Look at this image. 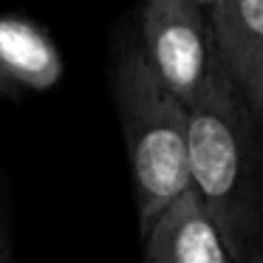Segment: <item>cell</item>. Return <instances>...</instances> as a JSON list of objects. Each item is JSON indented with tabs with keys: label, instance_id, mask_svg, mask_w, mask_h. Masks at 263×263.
Segmentation results:
<instances>
[{
	"label": "cell",
	"instance_id": "obj_1",
	"mask_svg": "<svg viewBox=\"0 0 263 263\" xmlns=\"http://www.w3.org/2000/svg\"><path fill=\"white\" fill-rule=\"evenodd\" d=\"M190 187L215 221L232 263H263V122L227 74L187 125Z\"/></svg>",
	"mask_w": 263,
	"mask_h": 263
},
{
	"label": "cell",
	"instance_id": "obj_2",
	"mask_svg": "<svg viewBox=\"0 0 263 263\" xmlns=\"http://www.w3.org/2000/svg\"><path fill=\"white\" fill-rule=\"evenodd\" d=\"M108 85L127 153L142 238L150 223L190 190V114L147 65L133 17L119 20L110 31Z\"/></svg>",
	"mask_w": 263,
	"mask_h": 263
},
{
	"label": "cell",
	"instance_id": "obj_3",
	"mask_svg": "<svg viewBox=\"0 0 263 263\" xmlns=\"http://www.w3.org/2000/svg\"><path fill=\"white\" fill-rule=\"evenodd\" d=\"M147 65L187 108H198L223 74L206 0H150L133 14Z\"/></svg>",
	"mask_w": 263,
	"mask_h": 263
},
{
	"label": "cell",
	"instance_id": "obj_4",
	"mask_svg": "<svg viewBox=\"0 0 263 263\" xmlns=\"http://www.w3.org/2000/svg\"><path fill=\"white\" fill-rule=\"evenodd\" d=\"M206 14L229 85L263 122V0H206Z\"/></svg>",
	"mask_w": 263,
	"mask_h": 263
},
{
	"label": "cell",
	"instance_id": "obj_5",
	"mask_svg": "<svg viewBox=\"0 0 263 263\" xmlns=\"http://www.w3.org/2000/svg\"><path fill=\"white\" fill-rule=\"evenodd\" d=\"M139 263H232V257L215 221L190 187L142 235Z\"/></svg>",
	"mask_w": 263,
	"mask_h": 263
},
{
	"label": "cell",
	"instance_id": "obj_6",
	"mask_svg": "<svg viewBox=\"0 0 263 263\" xmlns=\"http://www.w3.org/2000/svg\"><path fill=\"white\" fill-rule=\"evenodd\" d=\"M0 74L20 93H48L63 82L65 57L43 23L29 14L0 12Z\"/></svg>",
	"mask_w": 263,
	"mask_h": 263
},
{
	"label": "cell",
	"instance_id": "obj_7",
	"mask_svg": "<svg viewBox=\"0 0 263 263\" xmlns=\"http://www.w3.org/2000/svg\"><path fill=\"white\" fill-rule=\"evenodd\" d=\"M0 263H17L14 260V246H12V232H9V218L0 206Z\"/></svg>",
	"mask_w": 263,
	"mask_h": 263
},
{
	"label": "cell",
	"instance_id": "obj_8",
	"mask_svg": "<svg viewBox=\"0 0 263 263\" xmlns=\"http://www.w3.org/2000/svg\"><path fill=\"white\" fill-rule=\"evenodd\" d=\"M0 99H6V102H20V93L9 85V80L0 74Z\"/></svg>",
	"mask_w": 263,
	"mask_h": 263
}]
</instances>
